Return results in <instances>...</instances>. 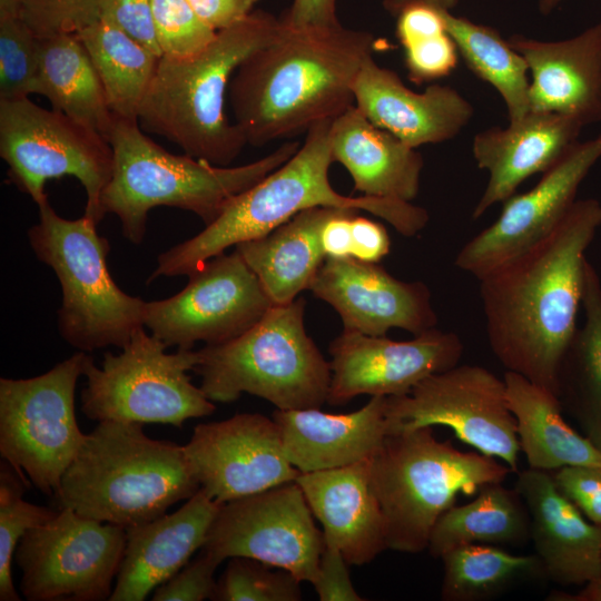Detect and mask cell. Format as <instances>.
<instances>
[{
  "instance_id": "5b68a950",
  "label": "cell",
  "mask_w": 601,
  "mask_h": 601,
  "mask_svg": "<svg viewBox=\"0 0 601 601\" xmlns=\"http://www.w3.org/2000/svg\"><path fill=\"white\" fill-rule=\"evenodd\" d=\"M107 140L114 151V169L101 208L105 215L119 218L122 235L136 245L145 237L154 207L194 213L206 226L234 197L280 167L300 147L298 141H286L253 162L216 166L185 152L167 151L145 134L137 119L115 115Z\"/></svg>"
},
{
  "instance_id": "83f0119b",
  "label": "cell",
  "mask_w": 601,
  "mask_h": 601,
  "mask_svg": "<svg viewBox=\"0 0 601 601\" xmlns=\"http://www.w3.org/2000/svg\"><path fill=\"white\" fill-rule=\"evenodd\" d=\"M333 162L349 173L362 196L411 203L418 194L423 158L371 122L354 105L332 120Z\"/></svg>"
},
{
  "instance_id": "484cf974",
  "label": "cell",
  "mask_w": 601,
  "mask_h": 601,
  "mask_svg": "<svg viewBox=\"0 0 601 601\" xmlns=\"http://www.w3.org/2000/svg\"><path fill=\"white\" fill-rule=\"evenodd\" d=\"M387 396H372L361 408L331 414L318 407L275 410L273 418L288 462L300 473L370 460L390 433Z\"/></svg>"
},
{
  "instance_id": "ab89813d",
  "label": "cell",
  "mask_w": 601,
  "mask_h": 601,
  "mask_svg": "<svg viewBox=\"0 0 601 601\" xmlns=\"http://www.w3.org/2000/svg\"><path fill=\"white\" fill-rule=\"evenodd\" d=\"M151 11L162 56H194L204 50L217 35L187 0H151Z\"/></svg>"
},
{
  "instance_id": "4316f807",
  "label": "cell",
  "mask_w": 601,
  "mask_h": 601,
  "mask_svg": "<svg viewBox=\"0 0 601 601\" xmlns=\"http://www.w3.org/2000/svg\"><path fill=\"white\" fill-rule=\"evenodd\" d=\"M302 489L324 543L337 548L348 564L372 562L387 549L384 518L370 484V460L299 473Z\"/></svg>"
},
{
  "instance_id": "9c48e42d",
  "label": "cell",
  "mask_w": 601,
  "mask_h": 601,
  "mask_svg": "<svg viewBox=\"0 0 601 601\" xmlns=\"http://www.w3.org/2000/svg\"><path fill=\"white\" fill-rule=\"evenodd\" d=\"M38 208L39 220L28 237L37 258L55 272L61 286L60 335L81 352L122 348L145 327L146 302L114 282L107 267L109 243L97 233L92 219L85 215L63 218L48 198Z\"/></svg>"
},
{
  "instance_id": "e575fe53",
  "label": "cell",
  "mask_w": 601,
  "mask_h": 601,
  "mask_svg": "<svg viewBox=\"0 0 601 601\" xmlns=\"http://www.w3.org/2000/svg\"><path fill=\"white\" fill-rule=\"evenodd\" d=\"M445 27L467 67L502 97L509 121L530 111L529 68L500 32L443 10Z\"/></svg>"
},
{
  "instance_id": "ee69618b",
  "label": "cell",
  "mask_w": 601,
  "mask_h": 601,
  "mask_svg": "<svg viewBox=\"0 0 601 601\" xmlns=\"http://www.w3.org/2000/svg\"><path fill=\"white\" fill-rule=\"evenodd\" d=\"M550 473L556 489L591 523L601 526V466L569 465Z\"/></svg>"
},
{
  "instance_id": "d6986e66",
  "label": "cell",
  "mask_w": 601,
  "mask_h": 601,
  "mask_svg": "<svg viewBox=\"0 0 601 601\" xmlns=\"http://www.w3.org/2000/svg\"><path fill=\"white\" fill-rule=\"evenodd\" d=\"M184 449L200 487L220 503L293 482L300 473L285 456L277 423L258 413L200 423Z\"/></svg>"
},
{
  "instance_id": "c3c4849f",
  "label": "cell",
  "mask_w": 601,
  "mask_h": 601,
  "mask_svg": "<svg viewBox=\"0 0 601 601\" xmlns=\"http://www.w3.org/2000/svg\"><path fill=\"white\" fill-rule=\"evenodd\" d=\"M199 18L215 31L229 28L253 12L258 0H187Z\"/></svg>"
},
{
  "instance_id": "db71d44e",
  "label": "cell",
  "mask_w": 601,
  "mask_h": 601,
  "mask_svg": "<svg viewBox=\"0 0 601 601\" xmlns=\"http://www.w3.org/2000/svg\"><path fill=\"white\" fill-rule=\"evenodd\" d=\"M562 0H538L539 10L542 14L551 13Z\"/></svg>"
},
{
  "instance_id": "816d5d0a",
  "label": "cell",
  "mask_w": 601,
  "mask_h": 601,
  "mask_svg": "<svg viewBox=\"0 0 601 601\" xmlns=\"http://www.w3.org/2000/svg\"><path fill=\"white\" fill-rule=\"evenodd\" d=\"M548 600L552 601H601V579L584 585L578 593H551Z\"/></svg>"
},
{
  "instance_id": "4dcf8cb0",
  "label": "cell",
  "mask_w": 601,
  "mask_h": 601,
  "mask_svg": "<svg viewBox=\"0 0 601 601\" xmlns=\"http://www.w3.org/2000/svg\"><path fill=\"white\" fill-rule=\"evenodd\" d=\"M582 305L577 328L560 364L556 395L587 436L601 450V280L585 260Z\"/></svg>"
},
{
  "instance_id": "f6af8a7d",
  "label": "cell",
  "mask_w": 601,
  "mask_h": 601,
  "mask_svg": "<svg viewBox=\"0 0 601 601\" xmlns=\"http://www.w3.org/2000/svg\"><path fill=\"white\" fill-rule=\"evenodd\" d=\"M99 10L100 18L162 56L154 27L151 0H99Z\"/></svg>"
},
{
  "instance_id": "277c9868",
  "label": "cell",
  "mask_w": 601,
  "mask_h": 601,
  "mask_svg": "<svg viewBox=\"0 0 601 601\" xmlns=\"http://www.w3.org/2000/svg\"><path fill=\"white\" fill-rule=\"evenodd\" d=\"M279 27V19L256 10L217 31L194 56H161L138 111L141 129L165 137L191 157L229 166L247 145L225 112L231 78L250 53L276 37Z\"/></svg>"
},
{
  "instance_id": "ba28073f",
  "label": "cell",
  "mask_w": 601,
  "mask_h": 601,
  "mask_svg": "<svg viewBox=\"0 0 601 601\" xmlns=\"http://www.w3.org/2000/svg\"><path fill=\"white\" fill-rule=\"evenodd\" d=\"M305 299L274 305L240 336L198 349L194 371L211 402L231 403L248 393L277 410L321 407L327 402L331 366L305 331Z\"/></svg>"
},
{
  "instance_id": "d6a6232c",
  "label": "cell",
  "mask_w": 601,
  "mask_h": 601,
  "mask_svg": "<svg viewBox=\"0 0 601 601\" xmlns=\"http://www.w3.org/2000/svg\"><path fill=\"white\" fill-rule=\"evenodd\" d=\"M530 539L526 506L514 490L501 483L486 484L474 500L453 505L436 521L427 550L441 558L464 544L520 545Z\"/></svg>"
},
{
  "instance_id": "3957f363",
  "label": "cell",
  "mask_w": 601,
  "mask_h": 601,
  "mask_svg": "<svg viewBox=\"0 0 601 601\" xmlns=\"http://www.w3.org/2000/svg\"><path fill=\"white\" fill-rule=\"evenodd\" d=\"M332 120L313 125L294 156L234 197L199 234L160 254L147 282L159 276H188L228 247L264 236L312 207L366 210L408 237L422 230L428 220L424 208L408 201L344 196L332 187Z\"/></svg>"
},
{
  "instance_id": "f1b7e54d",
  "label": "cell",
  "mask_w": 601,
  "mask_h": 601,
  "mask_svg": "<svg viewBox=\"0 0 601 601\" xmlns=\"http://www.w3.org/2000/svg\"><path fill=\"white\" fill-rule=\"evenodd\" d=\"M338 207L302 210L270 233L236 245L274 305L294 302L308 289L326 256L321 234Z\"/></svg>"
},
{
  "instance_id": "2e32d148",
  "label": "cell",
  "mask_w": 601,
  "mask_h": 601,
  "mask_svg": "<svg viewBox=\"0 0 601 601\" xmlns=\"http://www.w3.org/2000/svg\"><path fill=\"white\" fill-rule=\"evenodd\" d=\"M323 549V532L295 481L223 503L201 548L220 562L246 556L309 583Z\"/></svg>"
},
{
  "instance_id": "b9f144b4",
  "label": "cell",
  "mask_w": 601,
  "mask_h": 601,
  "mask_svg": "<svg viewBox=\"0 0 601 601\" xmlns=\"http://www.w3.org/2000/svg\"><path fill=\"white\" fill-rule=\"evenodd\" d=\"M220 563L213 554L201 550V553L195 560L188 562L173 577L158 585L151 600H211L217 585L214 574Z\"/></svg>"
},
{
  "instance_id": "cb8c5ba5",
  "label": "cell",
  "mask_w": 601,
  "mask_h": 601,
  "mask_svg": "<svg viewBox=\"0 0 601 601\" xmlns=\"http://www.w3.org/2000/svg\"><path fill=\"white\" fill-rule=\"evenodd\" d=\"M582 128L570 118L530 110L508 127L479 132L472 152L477 167L490 177L472 218L510 198L532 175L552 168L579 141Z\"/></svg>"
},
{
  "instance_id": "e0dca14e",
  "label": "cell",
  "mask_w": 601,
  "mask_h": 601,
  "mask_svg": "<svg viewBox=\"0 0 601 601\" xmlns=\"http://www.w3.org/2000/svg\"><path fill=\"white\" fill-rule=\"evenodd\" d=\"M601 158V134L578 141L529 191L503 201L496 220L457 253L455 266L481 279L550 235L575 203L578 189Z\"/></svg>"
},
{
  "instance_id": "ac0fdd59",
  "label": "cell",
  "mask_w": 601,
  "mask_h": 601,
  "mask_svg": "<svg viewBox=\"0 0 601 601\" xmlns=\"http://www.w3.org/2000/svg\"><path fill=\"white\" fill-rule=\"evenodd\" d=\"M327 403L343 405L358 395L401 396L430 375L459 364L464 345L453 332L436 327L410 341L344 331L328 348Z\"/></svg>"
},
{
  "instance_id": "8992f818",
  "label": "cell",
  "mask_w": 601,
  "mask_h": 601,
  "mask_svg": "<svg viewBox=\"0 0 601 601\" xmlns=\"http://www.w3.org/2000/svg\"><path fill=\"white\" fill-rule=\"evenodd\" d=\"M199 489L184 445L149 437L141 423L101 421L86 434L55 496L60 508L128 528Z\"/></svg>"
},
{
  "instance_id": "8fae6325",
  "label": "cell",
  "mask_w": 601,
  "mask_h": 601,
  "mask_svg": "<svg viewBox=\"0 0 601 601\" xmlns=\"http://www.w3.org/2000/svg\"><path fill=\"white\" fill-rule=\"evenodd\" d=\"M0 156L20 191L39 205L47 180L71 176L86 193L85 216L98 224L112 176L114 151L98 131L27 98L0 100Z\"/></svg>"
},
{
  "instance_id": "d590c367",
  "label": "cell",
  "mask_w": 601,
  "mask_h": 601,
  "mask_svg": "<svg viewBox=\"0 0 601 601\" xmlns=\"http://www.w3.org/2000/svg\"><path fill=\"white\" fill-rule=\"evenodd\" d=\"M441 559V599L444 601L489 600L519 580L544 575L536 554H513L492 544L459 545Z\"/></svg>"
},
{
  "instance_id": "5bb4252c",
  "label": "cell",
  "mask_w": 601,
  "mask_h": 601,
  "mask_svg": "<svg viewBox=\"0 0 601 601\" xmlns=\"http://www.w3.org/2000/svg\"><path fill=\"white\" fill-rule=\"evenodd\" d=\"M390 433L442 425L463 443L518 472L520 443L504 380L479 365L427 376L407 394L387 396Z\"/></svg>"
},
{
  "instance_id": "7402d4cb",
  "label": "cell",
  "mask_w": 601,
  "mask_h": 601,
  "mask_svg": "<svg viewBox=\"0 0 601 601\" xmlns=\"http://www.w3.org/2000/svg\"><path fill=\"white\" fill-rule=\"evenodd\" d=\"M508 41L528 65L531 111L560 115L583 127L601 121V22L565 40L514 35Z\"/></svg>"
},
{
  "instance_id": "60d3db41",
  "label": "cell",
  "mask_w": 601,
  "mask_h": 601,
  "mask_svg": "<svg viewBox=\"0 0 601 601\" xmlns=\"http://www.w3.org/2000/svg\"><path fill=\"white\" fill-rule=\"evenodd\" d=\"M18 16L39 39L78 35L100 19L99 0H19Z\"/></svg>"
},
{
  "instance_id": "1f68e13d",
  "label": "cell",
  "mask_w": 601,
  "mask_h": 601,
  "mask_svg": "<svg viewBox=\"0 0 601 601\" xmlns=\"http://www.w3.org/2000/svg\"><path fill=\"white\" fill-rule=\"evenodd\" d=\"M40 96L107 138L112 120L100 78L77 35L40 39Z\"/></svg>"
},
{
  "instance_id": "836d02e7",
  "label": "cell",
  "mask_w": 601,
  "mask_h": 601,
  "mask_svg": "<svg viewBox=\"0 0 601 601\" xmlns=\"http://www.w3.org/2000/svg\"><path fill=\"white\" fill-rule=\"evenodd\" d=\"M77 36L100 78L111 112L138 120L160 57L104 18Z\"/></svg>"
},
{
  "instance_id": "74e56055",
  "label": "cell",
  "mask_w": 601,
  "mask_h": 601,
  "mask_svg": "<svg viewBox=\"0 0 601 601\" xmlns=\"http://www.w3.org/2000/svg\"><path fill=\"white\" fill-rule=\"evenodd\" d=\"M40 39L18 14L0 17V100L40 95Z\"/></svg>"
},
{
  "instance_id": "7c38bea8",
  "label": "cell",
  "mask_w": 601,
  "mask_h": 601,
  "mask_svg": "<svg viewBox=\"0 0 601 601\" xmlns=\"http://www.w3.org/2000/svg\"><path fill=\"white\" fill-rule=\"evenodd\" d=\"M87 354L79 351L31 378H0V454L47 495H55L86 434L75 391Z\"/></svg>"
},
{
  "instance_id": "681fc988",
  "label": "cell",
  "mask_w": 601,
  "mask_h": 601,
  "mask_svg": "<svg viewBox=\"0 0 601 601\" xmlns=\"http://www.w3.org/2000/svg\"><path fill=\"white\" fill-rule=\"evenodd\" d=\"M280 21L293 28H325L341 24L336 14V0H293Z\"/></svg>"
},
{
  "instance_id": "f5cc1de1",
  "label": "cell",
  "mask_w": 601,
  "mask_h": 601,
  "mask_svg": "<svg viewBox=\"0 0 601 601\" xmlns=\"http://www.w3.org/2000/svg\"><path fill=\"white\" fill-rule=\"evenodd\" d=\"M19 0H0V17L18 14Z\"/></svg>"
},
{
  "instance_id": "8d00e7d4",
  "label": "cell",
  "mask_w": 601,
  "mask_h": 601,
  "mask_svg": "<svg viewBox=\"0 0 601 601\" xmlns=\"http://www.w3.org/2000/svg\"><path fill=\"white\" fill-rule=\"evenodd\" d=\"M7 461L0 465V600L20 601L11 575L16 549L24 533L53 519L58 511L23 499L29 486Z\"/></svg>"
},
{
  "instance_id": "bcb514c9",
  "label": "cell",
  "mask_w": 601,
  "mask_h": 601,
  "mask_svg": "<svg viewBox=\"0 0 601 601\" xmlns=\"http://www.w3.org/2000/svg\"><path fill=\"white\" fill-rule=\"evenodd\" d=\"M347 565L337 548L324 543L317 574L312 583L321 601L364 600L352 583Z\"/></svg>"
},
{
  "instance_id": "7bdbcfd3",
  "label": "cell",
  "mask_w": 601,
  "mask_h": 601,
  "mask_svg": "<svg viewBox=\"0 0 601 601\" xmlns=\"http://www.w3.org/2000/svg\"><path fill=\"white\" fill-rule=\"evenodd\" d=\"M403 48L408 76L417 83L446 77L457 65L459 50L447 31Z\"/></svg>"
},
{
  "instance_id": "d4e9b609",
  "label": "cell",
  "mask_w": 601,
  "mask_h": 601,
  "mask_svg": "<svg viewBox=\"0 0 601 601\" xmlns=\"http://www.w3.org/2000/svg\"><path fill=\"white\" fill-rule=\"evenodd\" d=\"M223 503L201 487L170 514L126 528V546L110 601H142L201 549Z\"/></svg>"
},
{
  "instance_id": "52a82bcc",
  "label": "cell",
  "mask_w": 601,
  "mask_h": 601,
  "mask_svg": "<svg viewBox=\"0 0 601 601\" xmlns=\"http://www.w3.org/2000/svg\"><path fill=\"white\" fill-rule=\"evenodd\" d=\"M510 472L493 456L437 440L432 426L388 433L370 459V484L384 518L387 549L423 552L457 495L502 483Z\"/></svg>"
},
{
  "instance_id": "f546056e",
  "label": "cell",
  "mask_w": 601,
  "mask_h": 601,
  "mask_svg": "<svg viewBox=\"0 0 601 601\" xmlns=\"http://www.w3.org/2000/svg\"><path fill=\"white\" fill-rule=\"evenodd\" d=\"M503 380L529 467L552 472L569 465L601 466V450L565 422L556 394L511 371Z\"/></svg>"
},
{
  "instance_id": "f907efd6",
  "label": "cell",
  "mask_w": 601,
  "mask_h": 601,
  "mask_svg": "<svg viewBox=\"0 0 601 601\" xmlns=\"http://www.w3.org/2000/svg\"><path fill=\"white\" fill-rule=\"evenodd\" d=\"M358 211L352 208H338L325 223L321 234V242L326 257L344 258L352 256V219Z\"/></svg>"
},
{
  "instance_id": "f35d334b",
  "label": "cell",
  "mask_w": 601,
  "mask_h": 601,
  "mask_svg": "<svg viewBox=\"0 0 601 601\" xmlns=\"http://www.w3.org/2000/svg\"><path fill=\"white\" fill-rule=\"evenodd\" d=\"M300 581L290 572L246 556L229 558L215 601H298Z\"/></svg>"
},
{
  "instance_id": "44dd1931",
  "label": "cell",
  "mask_w": 601,
  "mask_h": 601,
  "mask_svg": "<svg viewBox=\"0 0 601 601\" xmlns=\"http://www.w3.org/2000/svg\"><path fill=\"white\" fill-rule=\"evenodd\" d=\"M353 93L354 106L371 122L413 148L453 139L474 112L454 88L434 83L415 92L373 56L358 71Z\"/></svg>"
},
{
  "instance_id": "7a4b0ae2",
  "label": "cell",
  "mask_w": 601,
  "mask_h": 601,
  "mask_svg": "<svg viewBox=\"0 0 601 601\" xmlns=\"http://www.w3.org/2000/svg\"><path fill=\"white\" fill-rule=\"evenodd\" d=\"M375 48L368 31L280 21L276 37L239 65L229 85L234 122L247 144L263 146L338 117L354 105V81Z\"/></svg>"
},
{
  "instance_id": "6da1fadb",
  "label": "cell",
  "mask_w": 601,
  "mask_h": 601,
  "mask_svg": "<svg viewBox=\"0 0 601 601\" xmlns=\"http://www.w3.org/2000/svg\"><path fill=\"white\" fill-rule=\"evenodd\" d=\"M601 203L579 199L540 243L479 279L490 347L506 368L554 394L582 304L585 250Z\"/></svg>"
},
{
  "instance_id": "9a60e30c",
  "label": "cell",
  "mask_w": 601,
  "mask_h": 601,
  "mask_svg": "<svg viewBox=\"0 0 601 601\" xmlns=\"http://www.w3.org/2000/svg\"><path fill=\"white\" fill-rule=\"evenodd\" d=\"M274 306L256 274L235 249L188 275L176 295L146 302L144 325L167 347L219 345L253 327Z\"/></svg>"
},
{
  "instance_id": "7dc6e473",
  "label": "cell",
  "mask_w": 601,
  "mask_h": 601,
  "mask_svg": "<svg viewBox=\"0 0 601 601\" xmlns=\"http://www.w3.org/2000/svg\"><path fill=\"white\" fill-rule=\"evenodd\" d=\"M352 257L378 263L390 253V236L385 227L377 221L355 215L352 219Z\"/></svg>"
},
{
  "instance_id": "11a10c76",
  "label": "cell",
  "mask_w": 601,
  "mask_h": 601,
  "mask_svg": "<svg viewBox=\"0 0 601 601\" xmlns=\"http://www.w3.org/2000/svg\"><path fill=\"white\" fill-rule=\"evenodd\" d=\"M437 1L446 6L447 8H452L456 3V0H437Z\"/></svg>"
},
{
  "instance_id": "603a6c76",
  "label": "cell",
  "mask_w": 601,
  "mask_h": 601,
  "mask_svg": "<svg viewBox=\"0 0 601 601\" xmlns=\"http://www.w3.org/2000/svg\"><path fill=\"white\" fill-rule=\"evenodd\" d=\"M515 490L526 506L544 577L562 585L601 579V526L556 489L551 473L529 467L518 474Z\"/></svg>"
},
{
  "instance_id": "ffe728a7",
  "label": "cell",
  "mask_w": 601,
  "mask_h": 601,
  "mask_svg": "<svg viewBox=\"0 0 601 601\" xmlns=\"http://www.w3.org/2000/svg\"><path fill=\"white\" fill-rule=\"evenodd\" d=\"M339 315L343 329L384 336L392 328L418 335L437 324L423 282H404L378 263L326 257L308 288Z\"/></svg>"
},
{
  "instance_id": "30bf717a",
  "label": "cell",
  "mask_w": 601,
  "mask_h": 601,
  "mask_svg": "<svg viewBox=\"0 0 601 601\" xmlns=\"http://www.w3.org/2000/svg\"><path fill=\"white\" fill-rule=\"evenodd\" d=\"M166 348L141 327L119 354L106 353L101 367L87 355L82 413L97 422L160 423L178 428L189 418L213 414L214 402L187 374L198 363V352L178 348L166 353Z\"/></svg>"
},
{
  "instance_id": "4fadbf2b",
  "label": "cell",
  "mask_w": 601,
  "mask_h": 601,
  "mask_svg": "<svg viewBox=\"0 0 601 601\" xmlns=\"http://www.w3.org/2000/svg\"><path fill=\"white\" fill-rule=\"evenodd\" d=\"M126 546V528L60 508L21 538L14 561L29 601L109 600Z\"/></svg>"
}]
</instances>
